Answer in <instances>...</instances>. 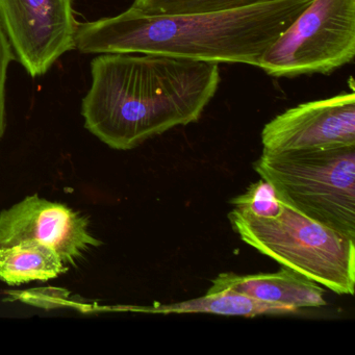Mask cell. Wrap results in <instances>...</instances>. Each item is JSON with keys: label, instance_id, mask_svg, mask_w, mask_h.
Wrapping results in <instances>:
<instances>
[{"label": "cell", "instance_id": "cell-1", "mask_svg": "<svg viewBox=\"0 0 355 355\" xmlns=\"http://www.w3.org/2000/svg\"><path fill=\"white\" fill-rule=\"evenodd\" d=\"M91 76L85 128L115 150L198 121L221 80L218 63L149 53L99 55Z\"/></svg>", "mask_w": 355, "mask_h": 355}, {"label": "cell", "instance_id": "cell-2", "mask_svg": "<svg viewBox=\"0 0 355 355\" xmlns=\"http://www.w3.org/2000/svg\"><path fill=\"white\" fill-rule=\"evenodd\" d=\"M313 0H274L230 11L151 15L130 7L78 24L85 55L149 53L257 67L261 57Z\"/></svg>", "mask_w": 355, "mask_h": 355}, {"label": "cell", "instance_id": "cell-3", "mask_svg": "<svg viewBox=\"0 0 355 355\" xmlns=\"http://www.w3.org/2000/svg\"><path fill=\"white\" fill-rule=\"evenodd\" d=\"M241 240L282 267L340 295L355 288L354 240L279 201L275 213L257 216L234 207L228 214Z\"/></svg>", "mask_w": 355, "mask_h": 355}, {"label": "cell", "instance_id": "cell-4", "mask_svg": "<svg viewBox=\"0 0 355 355\" xmlns=\"http://www.w3.org/2000/svg\"><path fill=\"white\" fill-rule=\"evenodd\" d=\"M253 168L278 200L355 240V146L263 150Z\"/></svg>", "mask_w": 355, "mask_h": 355}, {"label": "cell", "instance_id": "cell-5", "mask_svg": "<svg viewBox=\"0 0 355 355\" xmlns=\"http://www.w3.org/2000/svg\"><path fill=\"white\" fill-rule=\"evenodd\" d=\"M355 55V0H313L261 57L276 78L330 74Z\"/></svg>", "mask_w": 355, "mask_h": 355}, {"label": "cell", "instance_id": "cell-6", "mask_svg": "<svg viewBox=\"0 0 355 355\" xmlns=\"http://www.w3.org/2000/svg\"><path fill=\"white\" fill-rule=\"evenodd\" d=\"M78 24L72 0H0V28L32 78L76 49Z\"/></svg>", "mask_w": 355, "mask_h": 355}, {"label": "cell", "instance_id": "cell-7", "mask_svg": "<svg viewBox=\"0 0 355 355\" xmlns=\"http://www.w3.org/2000/svg\"><path fill=\"white\" fill-rule=\"evenodd\" d=\"M26 240L46 245L68 267H76L87 253L103 245L91 232L86 216L38 194L0 211V248Z\"/></svg>", "mask_w": 355, "mask_h": 355}, {"label": "cell", "instance_id": "cell-8", "mask_svg": "<svg viewBox=\"0 0 355 355\" xmlns=\"http://www.w3.org/2000/svg\"><path fill=\"white\" fill-rule=\"evenodd\" d=\"M263 150L355 146V93L309 101L286 110L261 130Z\"/></svg>", "mask_w": 355, "mask_h": 355}, {"label": "cell", "instance_id": "cell-9", "mask_svg": "<svg viewBox=\"0 0 355 355\" xmlns=\"http://www.w3.org/2000/svg\"><path fill=\"white\" fill-rule=\"evenodd\" d=\"M211 290L232 288L263 302L295 309L325 306V290L306 276L282 267L273 273L236 275L221 273L213 280Z\"/></svg>", "mask_w": 355, "mask_h": 355}, {"label": "cell", "instance_id": "cell-10", "mask_svg": "<svg viewBox=\"0 0 355 355\" xmlns=\"http://www.w3.org/2000/svg\"><path fill=\"white\" fill-rule=\"evenodd\" d=\"M126 311L143 313H213L220 315L257 317L266 315H292L300 309L276 303L263 302L232 288L211 290L205 296L171 304H155L151 306H128Z\"/></svg>", "mask_w": 355, "mask_h": 355}, {"label": "cell", "instance_id": "cell-11", "mask_svg": "<svg viewBox=\"0 0 355 355\" xmlns=\"http://www.w3.org/2000/svg\"><path fill=\"white\" fill-rule=\"evenodd\" d=\"M55 251L34 240L0 248V280L9 286L55 279L68 271Z\"/></svg>", "mask_w": 355, "mask_h": 355}, {"label": "cell", "instance_id": "cell-12", "mask_svg": "<svg viewBox=\"0 0 355 355\" xmlns=\"http://www.w3.org/2000/svg\"><path fill=\"white\" fill-rule=\"evenodd\" d=\"M274 0H134L132 8L151 15L209 13L242 9Z\"/></svg>", "mask_w": 355, "mask_h": 355}, {"label": "cell", "instance_id": "cell-13", "mask_svg": "<svg viewBox=\"0 0 355 355\" xmlns=\"http://www.w3.org/2000/svg\"><path fill=\"white\" fill-rule=\"evenodd\" d=\"M230 203L236 209L257 216L272 215L279 207L273 188L263 180L251 184L244 194L234 197Z\"/></svg>", "mask_w": 355, "mask_h": 355}, {"label": "cell", "instance_id": "cell-14", "mask_svg": "<svg viewBox=\"0 0 355 355\" xmlns=\"http://www.w3.org/2000/svg\"><path fill=\"white\" fill-rule=\"evenodd\" d=\"M15 60L13 49L3 31L0 28V141L3 138L7 128V110H6V85L10 64Z\"/></svg>", "mask_w": 355, "mask_h": 355}]
</instances>
